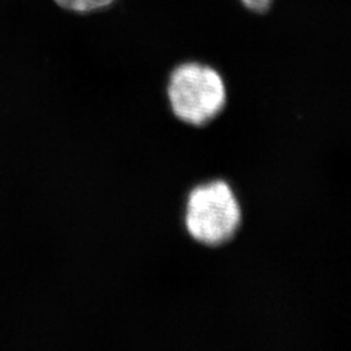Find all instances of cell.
I'll list each match as a JSON object with an SVG mask.
<instances>
[{
    "label": "cell",
    "instance_id": "cell-1",
    "mask_svg": "<svg viewBox=\"0 0 351 351\" xmlns=\"http://www.w3.org/2000/svg\"><path fill=\"white\" fill-rule=\"evenodd\" d=\"M167 98L178 120L189 125H206L226 107V80L210 64L186 60L177 64L168 75Z\"/></svg>",
    "mask_w": 351,
    "mask_h": 351
},
{
    "label": "cell",
    "instance_id": "cell-2",
    "mask_svg": "<svg viewBox=\"0 0 351 351\" xmlns=\"http://www.w3.org/2000/svg\"><path fill=\"white\" fill-rule=\"evenodd\" d=\"M241 219L237 197L226 181L199 185L189 194L185 226L190 237L202 245H226L237 234Z\"/></svg>",
    "mask_w": 351,
    "mask_h": 351
},
{
    "label": "cell",
    "instance_id": "cell-3",
    "mask_svg": "<svg viewBox=\"0 0 351 351\" xmlns=\"http://www.w3.org/2000/svg\"><path fill=\"white\" fill-rule=\"evenodd\" d=\"M59 8L73 14L101 12L113 5L117 0H52Z\"/></svg>",
    "mask_w": 351,
    "mask_h": 351
},
{
    "label": "cell",
    "instance_id": "cell-4",
    "mask_svg": "<svg viewBox=\"0 0 351 351\" xmlns=\"http://www.w3.org/2000/svg\"><path fill=\"white\" fill-rule=\"evenodd\" d=\"M239 3L250 12L263 14L271 10L274 0H239Z\"/></svg>",
    "mask_w": 351,
    "mask_h": 351
}]
</instances>
